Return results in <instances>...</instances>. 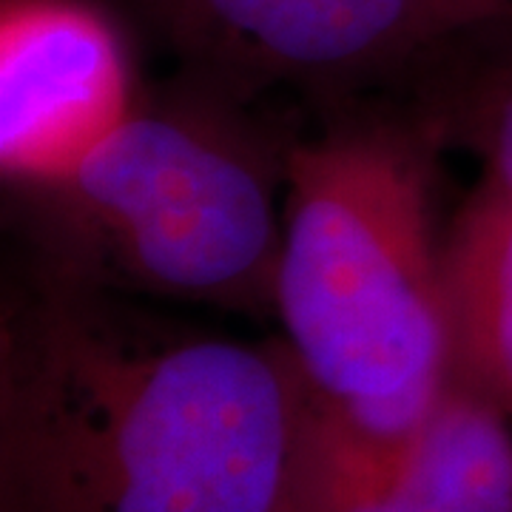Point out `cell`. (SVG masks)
<instances>
[{
	"label": "cell",
	"mask_w": 512,
	"mask_h": 512,
	"mask_svg": "<svg viewBox=\"0 0 512 512\" xmlns=\"http://www.w3.org/2000/svg\"><path fill=\"white\" fill-rule=\"evenodd\" d=\"M481 35L495 37V43H498V60H495V66L490 69V74H484L481 80H493V83H512V6L493 23H487V26H481L476 29Z\"/></svg>",
	"instance_id": "obj_9"
},
{
	"label": "cell",
	"mask_w": 512,
	"mask_h": 512,
	"mask_svg": "<svg viewBox=\"0 0 512 512\" xmlns=\"http://www.w3.org/2000/svg\"><path fill=\"white\" fill-rule=\"evenodd\" d=\"M288 345L168 330L52 259L3 305L0 512H285Z\"/></svg>",
	"instance_id": "obj_1"
},
{
	"label": "cell",
	"mask_w": 512,
	"mask_h": 512,
	"mask_svg": "<svg viewBox=\"0 0 512 512\" xmlns=\"http://www.w3.org/2000/svg\"><path fill=\"white\" fill-rule=\"evenodd\" d=\"M458 134L481 151L487 163V177L512 194V83L478 80L476 89L464 94L450 114Z\"/></svg>",
	"instance_id": "obj_8"
},
{
	"label": "cell",
	"mask_w": 512,
	"mask_h": 512,
	"mask_svg": "<svg viewBox=\"0 0 512 512\" xmlns=\"http://www.w3.org/2000/svg\"><path fill=\"white\" fill-rule=\"evenodd\" d=\"M131 109L126 52L97 9L3 3L0 163L12 180H63Z\"/></svg>",
	"instance_id": "obj_6"
},
{
	"label": "cell",
	"mask_w": 512,
	"mask_h": 512,
	"mask_svg": "<svg viewBox=\"0 0 512 512\" xmlns=\"http://www.w3.org/2000/svg\"><path fill=\"white\" fill-rule=\"evenodd\" d=\"M194 83L239 103L271 86L342 92L498 20L512 0H140Z\"/></svg>",
	"instance_id": "obj_4"
},
{
	"label": "cell",
	"mask_w": 512,
	"mask_h": 512,
	"mask_svg": "<svg viewBox=\"0 0 512 512\" xmlns=\"http://www.w3.org/2000/svg\"><path fill=\"white\" fill-rule=\"evenodd\" d=\"M274 311L311 407L402 439L450 387L430 140L345 123L288 148Z\"/></svg>",
	"instance_id": "obj_2"
},
{
	"label": "cell",
	"mask_w": 512,
	"mask_h": 512,
	"mask_svg": "<svg viewBox=\"0 0 512 512\" xmlns=\"http://www.w3.org/2000/svg\"><path fill=\"white\" fill-rule=\"evenodd\" d=\"M285 512H512V419L447 387L402 439H365L305 399Z\"/></svg>",
	"instance_id": "obj_5"
},
{
	"label": "cell",
	"mask_w": 512,
	"mask_h": 512,
	"mask_svg": "<svg viewBox=\"0 0 512 512\" xmlns=\"http://www.w3.org/2000/svg\"><path fill=\"white\" fill-rule=\"evenodd\" d=\"M231 106L197 83L188 97L128 111L72 174L46 185L72 231L55 259L103 285L274 308L285 165Z\"/></svg>",
	"instance_id": "obj_3"
},
{
	"label": "cell",
	"mask_w": 512,
	"mask_h": 512,
	"mask_svg": "<svg viewBox=\"0 0 512 512\" xmlns=\"http://www.w3.org/2000/svg\"><path fill=\"white\" fill-rule=\"evenodd\" d=\"M450 384L512 419V194L484 174L441 237Z\"/></svg>",
	"instance_id": "obj_7"
}]
</instances>
